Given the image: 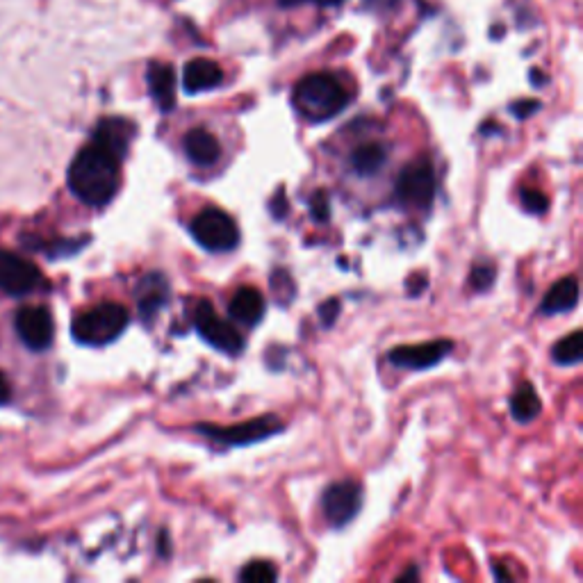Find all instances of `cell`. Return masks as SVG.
Here are the masks:
<instances>
[{
    "label": "cell",
    "instance_id": "cell-1",
    "mask_svg": "<svg viewBox=\"0 0 583 583\" xmlns=\"http://www.w3.org/2000/svg\"><path fill=\"white\" fill-rule=\"evenodd\" d=\"M119 164L121 158L117 153L92 139L71 162L69 190L78 201L101 208L119 190Z\"/></svg>",
    "mask_w": 583,
    "mask_h": 583
},
{
    "label": "cell",
    "instance_id": "cell-2",
    "mask_svg": "<svg viewBox=\"0 0 583 583\" xmlns=\"http://www.w3.org/2000/svg\"><path fill=\"white\" fill-rule=\"evenodd\" d=\"M292 101L308 121H326L347 108L349 94L331 73H310L294 87Z\"/></svg>",
    "mask_w": 583,
    "mask_h": 583
},
{
    "label": "cell",
    "instance_id": "cell-3",
    "mask_svg": "<svg viewBox=\"0 0 583 583\" xmlns=\"http://www.w3.org/2000/svg\"><path fill=\"white\" fill-rule=\"evenodd\" d=\"M128 310L121 303H101L82 312L71 324L73 340L87 347H105L128 328Z\"/></svg>",
    "mask_w": 583,
    "mask_h": 583
},
{
    "label": "cell",
    "instance_id": "cell-4",
    "mask_svg": "<svg viewBox=\"0 0 583 583\" xmlns=\"http://www.w3.org/2000/svg\"><path fill=\"white\" fill-rule=\"evenodd\" d=\"M190 231L194 240L199 242L203 249L224 253L231 251L240 242V231H237L235 221L219 208H205L192 219Z\"/></svg>",
    "mask_w": 583,
    "mask_h": 583
},
{
    "label": "cell",
    "instance_id": "cell-5",
    "mask_svg": "<svg viewBox=\"0 0 583 583\" xmlns=\"http://www.w3.org/2000/svg\"><path fill=\"white\" fill-rule=\"evenodd\" d=\"M44 287H48V283L35 262L10 251H0V290L10 297H26Z\"/></svg>",
    "mask_w": 583,
    "mask_h": 583
},
{
    "label": "cell",
    "instance_id": "cell-6",
    "mask_svg": "<svg viewBox=\"0 0 583 583\" xmlns=\"http://www.w3.org/2000/svg\"><path fill=\"white\" fill-rule=\"evenodd\" d=\"M397 199L410 208H429L435 196V171L429 160H415L397 178Z\"/></svg>",
    "mask_w": 583,
    "mask_h": 583
},
{
    "label": "cell",
    "instance_id": "cell-7",
    "mask_svg": "<svg viewBox=\"0 0 583 583\" xmlns=\"http://www.w3.org/2000/svg\"><path fill=\"white\" fill-rule=\"evenodd\" d=\"M196 431L208 435V438L224 442V445H251V442H260L265 438H272L274 433L283 431V424L276 415H265L258 420L237 424V426H210L201 424Z\"/></svg>",
    "mask_w": 583,
    "mask_h": 583
},
{
    "label": "cell",
    "instance_id": "cell-8",
    "mask_svg": "<svg viewBox=\"0 0 583 583\" xmlns=\"http://www.w3.org/2000/svg\"><path fill=\"white\" fill-rule=\"evenodd\" d=\"M194 324L203 335V340L210 342L215 349L224 353H233V356L244 349L242 333L237 331L235 326L224 322V319H219L215 315V310H212L210 301H205V299L199 301V306H196L194 310Z\"/></svg>",
    "mask_w": 583,
    "mask_h": 583
},
{
    "label": "cell",
    "instance_id": "cell-9",
    "mask_svg": "<svg viewBox=\"0 0 583 583\" xmlns=\"http://www.w3.org/2000/svg\"><path fill=\"white\" fill-rule=\"evenodd\" d=\"M16 333L32 351H46L55 338V322L51 310L44 306H28L16 312Z\"/></svg>",
    "mask_w": 583,
    "mask_h": 583
},
{
    "label": "cell",
    "instance_id": "cell-10",
    "mask_svg": "<svg viewBox=\"0 0 583 583\" xmlns=\"http://www.w3.org/2000/svg\"><path fill=\"white\" fill-rule=\"evenodd\" d=\"M363 506V488L356 481H338L324 490L322 508L333 527H344Z\"/></svg>",
    "mask_w": 583,
    "mask_h": 583
},
{
    "label": "cell",
    "instance_id": "cell-11",
    "mask_svg": "<svg viewBox=\"0 0 583 583\" xmlns=\"http://www.w3.org/2000/svg\"><path fill=\"white\" fill-rule=\"evenodd\" d=\"M454 351L451 340H433L424 344H410V347H397L390 351V363L406 369H429L442 363Z\"/></svg>",
    "mask_w": 583,
    "mask_h": 583
},
{
    "label": "cell",
    "instance_id": "cell-12",
    "mask_svg": "<svg viewBox=\"0 0 583 583\" xmlns=\"http://www.w3.org/2000/svg\"><path fill=\"white\" fill-rule=\"evenodd\" d=\"M135 137V126L128 119L121 117H110L98 121V126L94 130L92 139L98 144H103L105 149H110L112 153H117L123 160L128 155V146L133 142Z\"/></svg>",
    "mask_w": 583,
    "mask_h": 583
},
{
    "label": "cell",
    "instance_id": "cell-13",
    "mask_svg": "<svg viewBox=\"0 0 583 583\" xmlns=\"http://www.w3.org/2000/svg\"><path fill=\"white\" fill-rule=\"evenodd\" d=\"M167 301H169V283L160 272H153L139 281L137 303H139V315H142L144 322H151Z\"/></svg>",
    "mask_w": 583,
    "mask_h": 583
},
{
    "label": "cell",
    "instance_id": "cell-14",
    "mask_svg": "<svg viewBox=\"0 0 583 583\" xmlns=\"http://www.w3.org/2000/svg\"><path fill=\"white\" fill-rule=\"evenodd\" d=\"M221 82H224V71L208 57H196L183 71V85L187 94L208 92V89L219 87Z\"/></svg>",
    "mask_w": 583,
    "mask_h": 583
},
{
    "label": "cell",
    "instance_id": "cell-15",
    "mask_svg": "<svg viewBox=\"0 0 583 583\" xmlns=\"http://www.w3.org/2000/svg\"><path fill=\"white\" fill-rule=\"evenodd\" d=\"M146 80H149L151 96L158 103V108L162 112H171L176 108V71L171 64L153 62L146 73Z\"/></svg>",
    "mask_w": 583,
    "mask_h": 583
},
{
    "label": "cell",
    "instance_id": "cell-16",
    "mask_svg": "<svg viewBox=\"0 0 583 583\" xmlns=\"http://www.w3.org/2000/svg\"><path fill=\"white\" fill-rule=\"evenodd\" d=\"M265 308H267L265 297H262V292L256 290V287H240V290L233 294L231 303H228L231 317L246 326H256L260 319L265 317Z\"/></svg>",
    "mask_w": 583,
    "mask_h": 583
},
{
    "label": "cell",
    "instance_id": "cell-17",
    "mask_svg": "<svg viewBox=\"0 0 583 583\" xmlns=\"http://www.w3.org/2000/svg\"><path fill=\"white\" fill-rule=\"evenodd\" d=\"M183 149L194 164L199 167H210L221 158V146L217 137L205 128H192L183 139Z\"/></svg>",
    "mask_w": 583,
    "mask_h": 583
},
{
    "label": "cell",
    "instance_id": "cell-18",
    "mask_svg": "<svg viewBox=\"0 0 583 583\" xmlns=\"http://www.w3.org/2000/svg\"><path fill=\"white\" fill-rule=\"evenodd\" d=\"M579 303V281L574 276L558 281L547 297L540 303V312L543 315H558V312H568Z\"/></svg>",
    "mask_w": 583,
    "mask_h": 583
},
{
    "label": "cell",
    "instance_id": "cell-19",
    "mask_svg": "<svg viewBox=\"0 0 583 583\" xmlns=\"http://www.w3.org/2000/svg\"><path fill=\"white\" fill-rule=\"evenodd\" d=\"M385 160H388V149L383 144H363L358 146L351 155V167L358 176H374L383 169Z\"/></svg>",
    "mask_w": 583,
    "mask_h": 583
},
{
    "label": "cell",
    "instance_id": "cell-20",
    "mask_svg": "<svg viewBox=\"0 0 583 583\" xmlns=\"http://www.w3.org/2000/svg\"><path fill=\"white\" fill-rule=\"evenodd\" d=\"M540 397L536 388H533L531 383H522L517 392L513 394V401H511V410H513V417L517 422H531L536 420L540 415Z\"/></svg>",
    "mask_w": 583,
    "mask_h": 583
},
{
    "label": "cell",
    "instance_id": "cell-21",
    "mask_svg": "<svg viewBox=\"0 0 583 583\" xmlns=\"http://www.w3.org/2000/svg\"><path fill=\"white\" fill-rule=\"evenodd\" d=\"M554 360L558 365H577L583 358V333L574 331L570 335H565L563 340L556 342L554 347Z\"/></svg>",
    "mask_w": 583,
    "mask_h": 583
},
{
    "label": "cell",
    "instance_id": "cell-22",
    "mask_svg": "<svg viewBox=\"0 0 583 583\" xmlns=\"http://www.w3.org/2000/svg\"><path fill=\"white\" fill-rule=\"evenodd\" d=\"M240 579L246 583H272L278 579V570L267 561H253L240 572Z\"/></svg>",
    "mask_w": 583,
    "mask_h": 583
},
{
    "label": "cell",
    "instance_id": "cell-23",
    "mask_svg": "<svg viewBox=\"0 0 583 583\" xmlns=\"http://www.w3.org/2000/svg\"><path fill=\"white\" fill-rule=\"evenodd\" d=\"M522 205L524 210L531 212V215H543L547 210V196L538 190H522Z\"/></svg>",
    "mask_w": 583,
    "mask_h": 583
},
{
    "label": "cell",
    "instance_id": "cell-24",
    "mask_svg": "<svg viewBox=\"0 0 583 583\" xmlns=\"http://www.w3.org/2000/svg\"><path fill=\"white\" fill-rule=\"evenodd\" d=\"M492 281H495V269L488 267V265H479V267H474L472 269V285H474V290H488V287L492 285Z\"/></svg>",
    "mask_w": 583,
    "mask_h": 583
},
{
    "label": "cell",
    "instance_id": "cell-25",
    "mask_svg": "<svg viewBox=\"0 0 583 583\" xmlns=\"http://www.w3.org/2000/svg\"><path fill=\"white\" fill-rule=\"evenodd\" d=\"M312 217L317 221H326L331 217V203H328V194L324 190H319L312 196Z\"/></svg>",
    "mask_w": 583,
    "mask_h": 583
},
{
    "label": "cell",
    "instance_id": "cell-26",
    "mask_svg": "<svg viewBox=\"0 0 583 583\" xmlns=\"http://www.w3.org/2000/svg\"><path fill=\"white\" fill-rule=\"evenodd\" d=\"M340 315V301L338 299H328L319 306V317H322L324 326H333L335 319Z\"/></svg>",
    "mask_w": 583,
    "mask_h": 583
},
{
    "label": "cell",
    "instance_id": "cell-27",
    "mask_svg": "<svg viewBox=\"0 0 583 583\" xmlns=\"http://www.w3.org/2000/svg\"><path fill=\"white\" fill-rule=\"evenodd\" d=\"M511 110L517 119H527L531 114H536L540 110V101H533V98H524V101H517L511 105Z\"/></svg>",
    "mask_w": 583,
    "mask_h": 583
},
{
    "label": "cell",
    "instance_id": "cell-28",
    "mask_svg": "<svg viewBox=\"0 0 583 583\" xmlns=\"http://www.w3.org/2000/svg\"><path fill=\"white\" fill-rule=\"evenodd\" d=\"M399 0H363V5L369 12H390Z\"/></svg>",
    "mask_w": 583,
    "mask_h": 583
},
{
    "label": "cell",
    "instance_id": "cell-29",
    "mask_svg": "<svg viewBox=\"0 0 583 583\" xmlns=\"http://www.w3.org/2000/svg\"><path fill=\"white\" fill-rule=\"evenodd\" d=\"M424 287H426V276L424 274H415L408 281V290H410V294H413V297H417V294H422Z\"/></svg>",
    "mask_w": 583,
    "mask_h": 583
},
{
    "label": "cell",
    "instance_id": "cell-30",
    "mask_svg": "<svg viewBox=\"0 0 583 583\" xmlns=\"http://www.w3.org/2000/svg\"><path fill=\"white\" fill-rule=\"evenodd\" d=\"M12 399V388H10V381H7V376L0 372V406L7 404V401Z\"/></svg>",
    "mask_w": 583,
    "mask_h": 583
},
{
    "label": "cell",
    "instance_id": "cell-31",
    "mask_svg": "<svg viewBox=\"0 0 583 583\" xmlns=\"http://www.w3.org/2000/svg\"><path fill=\"white\" fill-rule=\"evenodd\" d=\"M283 5H301V3H317V5H324V7H328V5H340L342 0H281Z\"/></svg>",
    "mask_w": 583,
    "mask_h": 583
},
{
    "label": "cell",
    "instance_id": "cell-32",
    "mask_svg": "<svg viewBox=\"0 0 583 583\" xmlns=\"http://www.w3.org/2000/svg\"><path fill=\"white\" fill-rule=\"evenodd\" d=\"M410 579H420V572H417L415 568H410L408 572L399 574V577H397V581H410Z\"/></svg>",
    "mask_w": 583,
    "mask_h": 583
},
{
    "label": "cell",
    "instance_id": "cell-33",
    "mask_svg": "<svg viewBox=\"0 0 583 583\" xmlns=\"http://www.w3.org/2000/svg\"><path fill=\"white\" fill-rule=\"evenodd\" d=\"M531 78H533V82H536V85H543V82H545V78L540 76V71H533Z\"/></svg>",
    "mask_w": 583,
    "mask_h": 583
}]
</instances>
